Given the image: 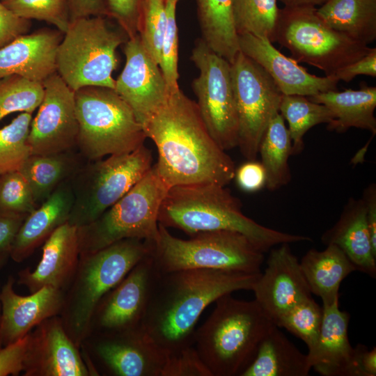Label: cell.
<instances>
[{"mask_svg":"<svg viewBox=\"0 0 376 376\" xmlns=\"http://www.w3.org/2000/svg\"><path fill=\"white\" fill-rule=\"evenodd\" d=\"M75 98L77 148L87 161L130 152L144 144L142 125L113 89L86 86L75 91Z\"/></svg>","mask_w":376,"mask_h":376,"instance_id":"cell-7","label":"cell"},{"mask_svg":"<svg viewBox=\"0 0 376 376\" xmlns=\"http://www.w3.org/2000/svg\"><path fill=\"white\" fill-rule=\"evenodd\" d=\"M260 273L205 269L158 272L142 328L166 355L193 345L204 310L225 295L252 290Z\"/></svg>","mask_w":376,"mask_h":376,"instance_id":"cell-2","label":"cell"},{"mask_svg":"<svg viewBox=\"0 0 376 376\" xmlns=\"http://www.w3.org/2000/svg\"><path fill=\"white\" fill-rule=\"evenodd\" d=\"M267 266L255 283V300L265 314L276 322L312 293L289 243L269 250Z\"/></svg>","mask_w":376,"mask_h":376,"instance_id":"cell-18","label":"cell"},{"mask_svg":"<svg viewBox=\"0 0 376 376\" xmlns=\"http://www.w3.org/2000/svg\"><path fill=\"white\" fill-rule=\"evenodd\" d=\"M70 22L91 16L107 17L103 0H69Z\"/></svg>","mask_w":376,"mask_h":376,"instance_id":"cell-51","label":"cell"},{"mask_svg":"<svg viewBox=\"0 0 376 376\" xmlns=\"http://www.w3.org/2000/svg\"><path fill=\"white\" fill-rule=\"evenodd\" d=\"M1 290V288H0ZM1 304L0 301V349L3 347L2 340H1Z\"/></svg>","mask_w":376,"mask_h":376,"instance_id":"cell-55","label":"cell"},{"mask_svg":"<svg viewBox=\"0 0 376 376\" xmlns=\"http://www.w3.org/2000/svg\"><path fill=\"white\" fill-rule=\"evenodd\" d=\"M150 242L130 238L79 255L59 315L67 334L78 347L88 336L92 316L99 301L135 265L150 254Z\"/></svg>","mask_w":376,"mask_h":376,"instance_id":"cell-5","label":"cell"},{"mask_svg":"<svg viewBox=\"0 0 376 376\" xmlns=\"http://www.w3.org/2000/svg\"><path fill=\"white\" fill-rule=\"evenodd\" d=\"M24 376H91L78 347L59 315L50 317L28 334Z\"/></svg>","mask_w":376,"mask_h":376,"instance_id":"cell-19","label":"cell"},{"mask_svg":"<svg viewBox=\"0 0 376 376\" xmlns=\"http://www.w3.org/2000/svg\"><path fill=\"white\" fill-rule=\"evenodd\" d=\"M278 0H234L233 17L239 35L251 34L274 42Z\"/></svg>","mask_w":376,"mask_h":376,"instance_id":"cell-35","label":"cell"},{"mask_svg":"<svg viewBox=\"0 0 376 376\" xmlns=\"http://www.w3.org/2000/svg\"><path fill=\"white\" fill-rule=\"evenodd\" d=\"M281 1L284 7H316L321 6L327 0H278Z\"/></svg>","mask_w":376,"mask_h":376,"instance_id":"cell-53","label":"cell"},{"mask_svg":"<svg viewBox=\"0 0 376 376\" xmlns=\"http://www.w3.org/2000/svg\"><path fill=\"white\" fill-rule=\"evenodd\" d=\"M230 64L238 122L237 147L246 160H256L262 137L279 113L283 94L265 70L242 52Z\"/></svg>","mask_w":376,"mask_h":376,"instance_id":"cell-12","label":"cell"},{"mask_svg":"<svg viewBox=\"0 0 376 376\" xmlns=\"http://www.w3.org/2000/svg\"><path fill=\"white\" fill-rule=\"evenodd\" d=\"M237 185L246 192L257 191L265 186V171L260 162L247 160L237 169L235 177Z\"/></svg>","mask_w":376,"mask_h":376,"instance_id":"cell-47","label":"cell"},{"mask_svg":"<svg viewBox=\"0 0 376 376\" xmlns=\"http://www.w3.org/2000/svg\"><path fill=\"white\" fill-rule=\"evenodd\" d=\"M15 281L10 276L0 290L3 346L22 338L43 320L59 315L64 301L65 291L50 285L22 296L14 290Z\"/></svg>","mask_w":376,"mask_h":376,"instance_id":"cell-21","label":"cell"},{"mask_svg":"<svg viewBox=\"0 0 376 376\" xmlns=\"http://www.w3.org/2000/svg\"><path fill=\"white\" fill-rule=\"evenodd\" d=\"M234 0H196L201 39L230 63L240 52L233 17Z\"/></svg>","mask_w":376,"mask_h":376,"instance_id":"cell-32","label":"cell"},{"mask_svg":"<svg viewBox=\"0 0 376 376\" xmlns=\"http://www.w3.org/2000/svg\"><path fill=\"white\" fill-rule=\"evenodd\" d=\"M87 161L77 148L47 155L31 154L18 170L39 206L63 182L72 179Z\"/></svg>","mask_w":376,"mask_h":376,"instance_id":"cell-29","label":"cell"},{"mask_svg":"<svg viewBox=\"0 0 376 376\" xmlns=\"http://www.w3.org/2000/svg\"><path fill=\"white\" fill-rule=\"evenodd\" d=\"M258 154L265 171V186L268 190H277L290 182L288 159L292 155V141L279 113L267 126L259 145Z\"/></svg>","mask_w":376,"mask_h":376,"instance_id":"cell-33","label":"cell"},{"mask_svg":"<svg viewBox=\"0 0 376 376\" xmlns=\"http://www.w3.org/2000/svg\"><path fill=\"white\" fill-rule=\"evenodd\" d=\"M31 114L22 112L0 129V174L18 171L31 155L28 143Z\"/></svg>","mask_w":376,"mask_h":376,"instance_id":"cell-37","label":"cell"},{"mask_svg":"<svg viewBox=\"0 0 376 376\" xmlns=\"http://www.w3.org/2000/svg\"><path fill=\"white\" fill-rule=\"evenodd\" d=\"M125 64L115 80L114 91L129 105L142 127L166 101L169 91L159 64L140 35L125 43Z\"/></svg>","mask_w":376,"mask_h":376,"instance_id":"cell-17","label":"cell"},{"mask_svg":"<svg viewBox=\"0 0 376 376\" xmlns=\"http://www.w3.org/2000/svg\"><path fill=\"white\" fill-rule=\"evenodd\" d=\"M63 36L58 29L45 28L0 48V79L18 75L42 82L56 72V51Z\"/></svg>","mask_w":376,"mask_h":376,"instance_id":"cell-23","label":"cell"},{"mask_svg":"<svg viewBox=\"0 0 376 376\" xmlns=\"http://www.w3.org/2000/svg\"><path fill=\"white\" fill-rule=\"evenodd\" d=\"M198 70L191 84L200 115L209 133L224 150L237 146L238 122L230 63L201 38L190 57Z\"/></svg>","mask_w":376,"mask_h":376,"instance_id":"cell-13","label":"cell"},{"mask_svg":"<svg viewBox=\"0 0 376 376\" xmlns=\"http://www.w3.org/2000/svg\"><path fill=\"white\" fill-rule=\"evenodd\" d=\"M271 41L251 34L239 35L240 51L270 76L283 95L311 97L337 89L336 75L318 77L291 57L279 51Z\"/></svg>","mask_w":376,"mask_h":376,"instance_id":"cell-20","label":"cell"},{"mask_svg":"<svg viewBox=\"0 0 376 376\" xmlns=\"http://www.w3.org/2000/svg\"><path fill=\"white\" fill-rule=\"evenodd\" d=\"M322 319V307L311 297L290 309L275 324L303 340L310 353L318 343Z\"/></svg>","mask_w":376,"mask_h":376,"instance_id":"cell-38","label":"cell"},{"mask_svg":"<svg viewBox=\"0 0 376 376\" xmlns=\"http://www.w3.org/2000/svg\"><path fill=\"white\" fill-rule=\"evenodd\" d=\"M158 272L150 253L135 265L99 301L88 336L141 328Z\"/></svg>","mask_w":376,"mask_h":376,"instance_id":"cell-15","label":"cell"},{"mask_svg":"<svg viewBox=\"0 0 376 376\" xmlns=\"http://www.w3.org/2000/svg\"><path fill=\"white\" fill-rule=\"evenodd\" d=\"M150 244V255L161 273L196 269L259 273L265 260L264 253L247 237L229 230L202 232L182 240L158 223Z\"/></svg>","mask_w":376,"mask_h":376,"instance_id":"cell-6","label":"cell"},{"mask_svg":"<svg viewBox=\"0 0 376 376\" xmlns=\"http://www.w3.org/2000/svg\"><path fill=\"white\" fill-rule=\"evenodd\" d=\"M242 203L226 186L200 183L171 187L159 207L158 223L189 236L229 230L247 237L265 253L283 243L312 241L309 237L279 231L259 224L242 211Z\"/></svg>","mask_w":376,"mask_h":376,"instance_id":"cell-3","label":"cell"},{"mask_svg":"<svg viewBox=\"0 0 376 376\" xmlns=\"http://www.w3.org/2000/svg\"><path fill=\"white\" fill-rule=\"evenodd\" d=\"M127 40L125 32L111 28L104 16L71 21L57 48L56 72L75 92L86 86L114 89L116 49Z\"/></svg>","mask_w":376,"mask_h":376,"instance_id":"cell-8","label":"cell"},{"mask_svg":"<svg viewBox=\"0 0 376 376\" xmlns=\"http://www.w3.org/2000/svg\"><path fill=\"white\" fill-rule=\"evenodd\" d=\"M169 188L152 165L139 182L97 219L77 228L80 254L97 251L124 239L155 240L159 207Z\"/></svg>","mask_w":376,"mask_h":376,"instance_id":"cell-9","label":"cell"},{"mask_svg":"<svg viewBox=\"0 0 376 376\" xmlns=\"http://www.w3.org/2000/svg\"><path fill=\"white\" fill-rule=\"evenodd\" d=\"M27 215L0 214V253H9L13 243Z\"/></svg>","mask_w":376,"mask_h":376,"instance_id":"cell-49","label":"cell"},{"mask_svg":"<svg viewBox=\"0 0 376 376\" xmlns=\"http://www.w3.org/2000/svg\"><path fill=\"white\" fill-rule=\"evenodd\" d=\"M152 163V152L144 144L87 161L71 179L74 201L68 223L79 228L95 221L143 178Z\"/></svg>","mask_w":376,"mask_h":376,"instance_id":"cell-10","label":"cell"},{"mask_svg":"<svg viewBox=\"0 0 376 376\" xmlns=\"http://www.w3.org/2000/svg\"><path fill=\"white\" fill-rule=\"evenodd\" d=\"M316 7L279 9L275 42L285 47L292 58L334 75L372 48L328 26L318 15Z\"/></svg>","mask_w":376,"mask_h":376,"instance_id":"cell-11","label":"cell"},{"mask_svg":"<svg viewBox=\"0 0 376 376\" xmlns=\"http://www.w3.org/2000/svg\"><path fill=\"white\" fill-rule=\"evenodd\" d=\"M143 128L157 147L155 165L169 187L200 183L226 186L234 178V162L209 133L196 102L180 89L169 93Z\"/></svg>","mask_w":376,"mask_h":376,"instance_id":"cell-1","label":"cell"},{"mask_svg":"<svg viewBox=\"0 0 376 376\" xmlns=\"http://www.w3.org/2000/svg\"><path fill=\"white\" fill-rule=\"evenodd\" d=\"M9 258V253H0V269H1L6 264Z\"/></svg>","mask_w":376,"mask_h":376,"instance_id":"cell-54","label":"cell"},{"mask_svg":"<svg viewBox=\"0 0 376 376\" xmlns=\"http://www.w3.org/2000/svg\"><path fill=\"white\" fill-rule=\"evenodd\" d=\"M37 207L30 186L19 171L0 174V214L28 215Z\"/></svg>","mask_w":376,"mask_h":376,"instance_id":"cell-40","label":"cell"},{"mask_svg":"<svg viewBox=\"0 0 376 376\" xmlns=\"http://www.w3.org/2000/svg\"><path fill=\"white\" fill-rule=\"evenodd\" d=\"M195 331L194 346L212 376H241L264 337L276 324L256 301L219 297Z\"/></svg>","mask_w":376,"mask_h":376,"instance_id":"cell-4","label":"cell"},{"mask_svg":"<svg viewBox=\"0 0 376 376\" xmlns=\"http://www.w3.org/2000/svg\"><path fill=\"white\" fill-rule=\"evenodd\" d=\"M299 263L311 293L320 297L322 306L339 301L341 282L357 271L345 253L334 244H328L322 251L308 250Z\"/></svg>","mask_w":376,"mask_h":376,"instance_id":"cell-28","label":"cell"},{"mask_svg":"<svg viewBox=\"0 0 376 376\" xmlns=\"http://www.w3.org/2000/svg\"><path fill=\"white\" fill-rule=\"evenodd\" d=\"M356 376L376 375V348L369 350L366 345L358 344L354 347Z\"/></svg>","mask_w":376,"mask_h":376,"instance_id":"cell-50","label":"cell"},{"mask_svg":"<svg viewBox=\"0 0 376 376\" xmlns=\"http://www.w3.org/2000/svg\"><path fill=\"white\" fill-rule=\"evenodd\" d=\"M311 369L308 354L302 353L275 325L241 376H308Z\"/></svg>","mask_w":376,"mask_h":376,"instance_id":"cell-30","label":"cell"},{"mask_svg":"<svg viewBox=\"0 0 376 376\" xmlns=\"http://www.w3.org/2000/svg\"><path fill=\"white\" fill-rule=\"evenodd\" d=\"M44 97L28 136L31 154L47 155L77 148L79 125L73 91L55 72L43 81Z\"/></svg>","mask_w":376,"mask_h":376,"instance_id":"cell-16","label":"cell"},{"mask_svg":"<svg viewBox=\"0 0 376 376\" xmlns=\"http://www.w3.org/2000/svg\"><path fill=\"white\" fill-rule=\"evenodd\" d=\"M328 26L368 45L376 39V0H327L316 8Z\"/></svg>","mask_w":376,"mask_h":376,"instance_id":"cell-31","label":"cell"},{"mask_svg":"<svg viewBox=\"0 0 376 376\" xmlns=\"http://www.w3.org/2000/svg\"><path fill=\"white\" fill-rule=\"evenodd\" d=\"M80 350L91 376H161L167 357L142 327L90 334Z\"/></svg>","mask_w":376,"mask_h":376,"instance_id":"cell-14","label":"cell"},{"mask_svg":"<svg viewBox=\"0 0 376 376\" xmlns=\"http://www.w3.org/2000/svg\"><path fill=\"white\" fill-rule=\"evenodd\" d=\"M146 0H103L107 17L113 18L128 38L139 34Z\"/></svg>","mask_w":376,"mask_h":376,"instance_id":"cell-43","label":"cell"},{"mask_svg":"<svg viewBox=\"0 0 376 376\" xmlns=\"http://www.w3.org/2000/svg\"><path fill=\"white\" fill-rule=\"evenodd\" d=\"M17 16L45 21L64 33L70 24L69 0H1Z\"/></svg>","mask_w":376,"mask_h":376,"instance_id":"cell-39","label":"cell"},{"mask_svg":"<svg viewBox=\"0 0 376 376\" xmlns=\"http://www.w3.org/2000/svg\"><path fill=\"white\" fill-rule=\"evenodd\" d=\"M323 319L314 350L307 353L315 372L322 376H356L354 347L348 338L350 314L339 308V301L322 306Z\"/></svg>","mask_w":376,"mask_h":376,"instance_id":"cell-24","label":"cell"},{"mask_svg":"<svg viewBox=\"0 0 376 376\" xmlns=\"http://www.w3.org/2000/svg\"><path fill=\"white\" fill-rule=\"evenodd\" d=\"M339 81H351L358 75L376 77V48L357 61L341 68L334 75Z\"/></svg>","mask_w":376,"mask_h":376,"instance_id":"cell-48","label":"cell"},{"mask_svg":"<svg viewBox=\"0 0 376 376\" xmlns=\"http://www.w3.org/2000/svg\"><path fill=\"white\" fill-rule=\"evenodd\" d=\"M180 0H166V24L159 63L170 93L178 89V29L176 6Z\"/></svg>","mask_w":376,"mask_h":376,"instance_id":"cell-41","label":"cell"},{"mask_svg":"<svg viewBox=\"0 0 376 376\" xmlns=\"http://www.w3.org/2000/svg\"><path fill=\"white\" fill-rule=\"evenodd\" d=\"M166 24V0H146L139 35L146 49L158 64Z\"/></svg>","mask_w":376,"mask_h":376,"instance_id":"cell-42","label":"cell"},{"mask_svg":"<svg viewBox=\"0 0 376 376\" xmlns=\"http://www.w3.org/2000/svg\"><path fill=\"white\" fill-rule=\"evenodd\" d=\"M321 240L326 246L334 244L340 248L357 271L375 278L376 255L371 246L362 198L347 201L338 220L322 234Z\"/></svg>","mask_w":376,"mask_h":376,"instance_id":"cell-26","label":"cell"},{"mask_svg":"<svg viewBox=\"0 0 376 376\" xmlns=\"http://www.w3.org/2000/svg\"><path fill=\"white\" fill-rule=\"evenodd\" d=\"M73 201L70 179L61 183L46 201L26 217L13 243L10 258L21 263L29 257L54 230L68 222Z\"/></svg>","mask_w":376,"mask_h":376,"instance_id":"cell-25","label":"cell"},{"mask_svg":"<svg viewBox=\"0 0 376 376\" xmlns=\"http://www.w3.org/2000/svg\"><path fill=\"white\" fill-rule=\"evenodd\" d=\"M308 97L313 102L325 105L331 111L334 120L328 125L329 130L343 132L355 127L375 134V86L361 83L358 90H331Z\"/></svg>","mask_w":376,"mask_h":376,"instance_id":"cell-27","label":"cell"},{"mask_svg":"<svg viewBox=\"0 0 376 376\" xmlns=\"http://www.w3.org/2000/svg\"><path fill=\"white\" fill-rule=\"evenodd\" d=\"M279 113L288 125L292 155L302 150L304 136L311 128L321 123L329 125L334 120L331 111L325 105L298 95H283Z\"/></svg>","mask_w":376,"mask_h":376,"instance_id":"cell-34","label":"cell"},{"mask_svg":"<svg viewBox=\"0 0 376 376\" xmlns=\"http://www.w3.org/2000/svg\"><path fill=\"white\" fill-rule=\"evenodd\" d=\"M366 207V216L373 251L376 255V185L372 183L362 196Z\"/></svg>","mask_w":376,"mask_h":376,"instance_id":"cell-52","label":"cell"},{"mask_svg":"<svg viewBox=\"0 0 376 376\" xmlns=\"http://www.w3.org/2000/svg\"><path fill=\"white\" fill-rule=\"evenodd\" d=\"M77 228L68 222L58 227L45 241L41 260L36 269L17 273V283L30 293L50 285L66 290L79 259Z\"/></svg>","mask_w":376,"mask_h":376,"instance_id":"cell-22","label":"cell"},{"mask_svg":"<svg viewBox=\"0 0 376 376\" xmlns=\"http://www.w3.org/2000/svg\"><path fill=\"white\" fill-rule=\"evenodd\" d=\"M161 376H212L194 345L168 354Z\"/></svg>","mask_w":376,"mask_h":376,"instance_id":"cell-44","label":"cell"},{"mask_svg":"<svg viewBox=\"0 0 376 376\" xmlns=\"http://www.w3.org/2000/svg\"><path fill=\"white\" fill-rule=\"evenodd\" d=\"M28 334L0 349V376L18 375L24 371Z\"/></svg>","mask_w":376,"mask_h":376,"instance_id":"cell-45","label":"cell"},{"mask_svg":"<svg viewBox=\"0 0 376 376\" xmlns=\"http://www.w3.org/2000/svg\"><path fill=\"white\" fill-rule=\"evenodd\" d=\"M42 82L18 75L0 79V120L17 111L32 113L44 97Z\"/></svg>","mask_w":376,"mask_h":376,"instance_id":"cell-36","label":"cell"},{"mask_svg":"<svg viewBox=\"0 0 376 376\" xmlns=\"http://www.w3.org/2000/svg\"><path fill=\"white\" fill-rule=\"evenodd\" d=\"M31 26V20L17 16L0 1V48L28 33Z\"/></svg>","mask_w":376,"mask_h":376,"instance_id":"cell-46","label":"cell"}]
</instances>
